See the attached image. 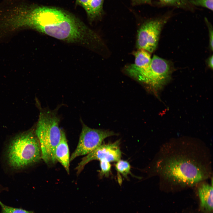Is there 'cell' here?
<instances>
[{
    "instance_id": "obj_1",
    "label": "cell",
    "mask_w": 213,
    "mask_h": 213,
    "mask_svg": "<svg viewBox=\"0 0 213 213\" xmlns=\"http://www.w3.org/2000/svg\"><path fill=\"white\" fill-rule=\"evenodd\" d=\"M15 17L19 25L67 42L90 45L100 44L98 35L68 12L54 7H17Z\"/></svg>"
},
{
    "instance_id": "obj_2",
    "label": "cell",
    "mask_w": 213,
    "mask_h": 213,
    "mask_svg": "<svg viewBox=\"0 0 213 213\" xmlns=\"http://www.w3.org/2000/svg\"><path fill=\"white\" fill-rule=\"evenodd\" d=\"M191 144H167L156 163L163 180L174 185L194 186L209 177L210 171Z\"/></svg>"
},
{
    "instance_id": "obj_3",
    "label": "cell",
    "mask_w": 213,
    "mask_h": 213,
    "mask_svg": "<svg viewBox=\"0 0 213 213\" xmlns=\"http://www.w3.org/2000/svg\"><path fill=\"white\" fill-rule=\"evenodd\" d=\"M56 109H40L39 118L34 129L40 143L41 159L47 164H54L57 161L55 150L61 135L59 126L60 118Z\"/></svg>"
},
{
    "instance_id": "obj_4",
    "label": "cell",
    "mask_w": 213,
    "mask_h": 213,
    "mask_svg": "<svg viewBox=\"0 0 213 213\" xmlns=\"http://www.w3.org/2000/svg\"><path fill=\"white\" fill-rule=\"evenodd\" d=\"M7 158L10 166L16 169L25 167L41 159L40 143L34 128L12 138L7 149Z\"/></svg>"
},
{
    "instance_id": "obj_5",
    "label": "cell",
    "mask_w": 213,
    "mask_h": 213,
    "mask_svg": "<svg viewBox=\"0 0 213 213\" xmlns=\"http://www.w3.org/2000/svg\"><path fill=\"white\" fill-rule=\"evenodd\" d=\"M125 71L138 81L146 85L154 91L160 89L170 76V66L168 62L156 55L151 59L150 65L143 69L127 66Z\"/></svg>"
},
{
    "instance_id": "obj_6",
    "label": "cell",
    "mask_w": 213,
    "mask_h": 213,
    "mask_svg": "<svg viewBox=\"0 0 213 213\" xmlns=\"http://www.w3.org/2000/svg\"><path fill=\"white\" fill-rule=\"evenodd\" d=\"M82 128L76 149L70 158V162L80 156L87 155L100 146L106 138L116 134L112 131L91 128L82 122Z\"/></svg>"
},
{
    "instance_id": "obj_7",
    "label": "cell",
    "mask_w": 213,
    "mask_h": 213,
    "mask_svg": "<svg viewBox=\"0 0 213 213\" xmlns=\"http://www.w3.org/2000/svg\"><path fill=\"white\" fill-rule=\"evenodd\" d=\"M166 21L162 19L153 20L143 24L138 30L136 46L139 49L149 53L154 51L157 47L162 28Z\"/></svg>"
},
{
    "instance_id": "obj_8",
    "label": "cell",
    "mask_w": 213,
    "mask_h": 213,
    "mask_svg": "<svg viewBox=\"0 0 213 213\" xmlns=\"http://www.w3.org/2000/svg\"><path fill=\"white\" fill-rule=\"evenodd\" d=\"M120 144L119 140L113 143L101 144L82 159L76 167L77 174L78 175L87 164L94 160L106 161L110 162L118 161L121 156Z\"/></svg>"
},
{
    "instance_id": "obj_9",
    "label": "cell",
    "mask_w": 213,
    "mask_h": 213,
    "mask_svg": "<svg viewBox=\"0 0 213 213\" xmlns=\"http://www.w3.org/2000/svg\"><path fill=\"white\" fill-rule=\"evenodd\" d=\"M61 132V138L55 150V157L56 161L63 166L67 172L69 174L70 162L69 149L65 132L62 129Z\"/></svg>"
},
{
    "instance_id": "obj_10",
    "label": "cell",
    "mask_w": 213,
    "mask_h": 213,
    "mask_svg": "<svg viewBox=\"0 0 213 213\" xmlns=\"http://www.w3.org/2000/svg\"><path fill=\"white\" fill-rule=\"evenodd\" d=\"M200 206L202 210L206 213H211L213 211L212 185L202 183L198 188Z\"/></svg>"
},
{
    "instance_id": "obj_11",
    "label": "cell",
    "mask_w": 213,
    "mask_h": 213,
    "mask_svg": "<svg viewBox=\"0 0 213 213\" xmlns=\"http://www.w3.org/2000/svg\"><path fill=\"white\" fill-rule=\"evenodd\" d=\"M104 0H76L85 10L89 19L93 20L101 14Z\"/></svg>"
},
{
    "instance_id": "obj_12",
    "label": "cell",
    "mask_w": 213,
    "mask_h": 213,
    "mask_svg": "<svg viewBox=\"0 0 213 213\" xmlns=\"http://www.w3.org/2000/svg\"><path fill=\"white\" fill-rule=\"evenodd\" d=\"M135 62L132 64L135 67L140 69L146 68L151 64V58L150 53L142 49H139L134 54Z\"/></svg>"
},
{
    "instance_id": "obj_13",
    "label": "cell",
    "mask_w": 213,
    "mask_h": 213,
    "mask_svg": "<svg viewBox=\"0 0 213 213\" xmlns=\"http://www.w3.org/2000/svg\"><path fill=\"white\" fill-rule=\"evenodd\" d=\"M115 169L118 173H120L125 178L128 179V175L131 174V166L127 161L120 159L117 162L115 165Z\"/></svg>"
},
{
    "instance_id": "obj_14",
    "label": "cell",
    "mask_w": 213,
    "mask_h": 213,
    "mask_svg": "<svg viewBox=\"0 0 213 213\" xmlns=\"http://www.w3.org/2000/svg\"><path fill=\"white\" fill-rule=\"evenodd\" d=\"M101 170L99 175L100 178L103 177H108L111 172V165L110 162L106 161H100Z\"/></svg>"
},
{
    "instance_id": "obj_15",
    "label": "cell",
    "mask_w": 213,
    "mask_h": 213,
    "mask_svg": "<svg viewBox=\"0 0 213 213\" xmlns=\"http://www.w3.org/2000/svg\"><path fill=\"white\" fill-rule=\"evenodd\" d=\"M163 4L177 7H187L190 4L188 0H160Z\"/></svg>"
},
{
    "instance_id": "obj_16",
    "label": "cell",
    "mask_w": 213,
    "mask_h": 213,
    "mask_svg": "<svg viewBox=\"0 0 213 213\" xmlns=\"http://www.w3.org/2000/svg\"><path fill=\"white\" fill-rule=\"evenodd\" d=\"M0 206L1 208L2 213H34L22 209L15 208L7 206L0 201Z\"/></svg>"
},
{
    "instance_id": "obj_17",
    "label": "cell",
    "mask_w": 213,
    "mask_h": 213,
    "mask_svg": "<svg viewBox=\"0 0 213 213\" xmlns=\"http://www.w3.org/2000/svg\"><path fill=\"white\" fill-rule=\"evenodd\" d=\"M213 0H191L190 4L197 6L205 7L213 10Z\"/></svg>"
},
{
    "instance_id": "obj_18",
    "label": "cell",
    "mask_w": 213,
    "mask_h": 213,
    "mask_svg": "<svg viewBox=\"0 0 213 213\" xmlns=\"http://www.w3.org/2000/svg\"><path fill=\"white\" fill-rule=\"evenodd\" d=\"M209 44L211 50H213V30L212 28H209Z\"/></svg>"
},
{
    "instance_id": "obj_19",
    "label": "cell",
    "mask_w": 213,
    "mask_h": 213,
    "mask_svg": "<svg viewBox=\"0 0 213 213\" xmlns=\"http://www.w3.org/2000/svg\"><path fill=\"white\" fill-rule=\"evenodd\" d=\"M208 62L209 66L211 69H212L213 68V57L212 55L208 58Z\"/></svg>"
},
{
    "instance_id": "obj_20",
    "label": "cell",
    "mask_w": 213,
    "mask_h": 213,
    "mask_svg": "<svg viewBox=\"0 0 213 213\" xmlns=\"http://www.w3.org/2000/svg\"><path fill=\"white\" fill-rule=\"evenodd\" d=\"M133 1L137 3H145L149 2L152 0H132Z\"/></svg>"
}]
</instances>
